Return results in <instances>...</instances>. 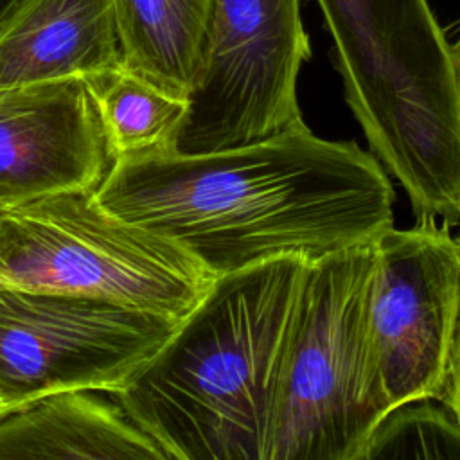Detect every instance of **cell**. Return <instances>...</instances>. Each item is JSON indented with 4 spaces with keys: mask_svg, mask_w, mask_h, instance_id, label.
I'll return each mask as SVG.
<instances>
[{
    "mask_svg": "<svg viewBox=\"0 0 460 460\" xmlns=\"http://www.w3.org/2000/svg\"><path fill=\"white\" fill-rule=\"evenodd\" d=\"M302 0H214L205 63L174 151L248 146L302 120L296 81L311 58Z\"/></svg>",
    "mask_w": 460,
    "mask_h": 460,
    "instance_id": "cell-6",
    "label": "cell"
},
{
    "mask_svg": "<svg viewBox=\"0 0 460 460\" xmlns=\"http://www.w3.org/2000/svg\"><path fill=\"white\" fill-rule=\"evenodd\" d=\"M167 460L117 394L59 390L0 415V460Z\"/></svg>",
    "mask_w": 460,
    "mask_h": 460,
    "instance_id": "cell-11",
    "label": "cell"
},
{
    "mask_svg": "<svg viewBox=\"0 0 460 460\" xmlns=\"http://www.w3.org/2000/svg\"><path fill=\"white\" fill-rule=\"evenodd\" d=\"M22 0H0V25L7 20V16L20 5Z\"/></svg>",
    "mask_w": 460,
    "mask_h": 460,
    "instance_id": "cell-16",
    "label": "cell"
},
{
    "mask_svg": "<svg viewBox=\"0 0 460 460\" xmlns=\"http://www.w3.org/2000/svg\"><path fill=\"white\" fill-rule=\"evenodd\" d=\"M345 99L415 217L460 223V83L428 0H316Z\"/></svg>",
    "mask_w": 460,
    "mask_h": 460,
    "instance_id": "cell-3",
    "label": "cell"
},
{
    "mask_svg": "<svg viewBox=\"0 0 460 460\" xmlns=\"http://www.w3.org/2000/svg\"><path fill=\"white\" fill-rule=\"evenodd\" d=\"M370 323L392 410L438 401L460 305V252L449 226L419 216L376 241Z\"/></svg>",
    "mask_w": 460,
    "mask_h": 460,
    "instance_id": "cell-8",
    "label": "cell"
},
{
    "mask_svg": "<svg viewBox=\"0 0 460 460\" xmlns=\"http://www.w3.org/2000/svg\"><path fill=\"white\" fill-rule=\"evenodd\" d=\"M395 458H460L458 419L429 399L395 406L376 426L359 460Z\"/></svg>",
    "mask_w": 460,
    "mask_h": 460,
    "instance_id": "cell-14",
    "label": "cell"
},
{
    "mask_svg": "<svg viewBox=\"0 0 460 460\" xmlns=\"http://www.w3.org/2000/svg\"><path fill=\"white\" fill-rule=\"evenodd\" d=\"M0 208H2V207H0Z\"/></svg>",
    "mask_w": 460,
    "mask_h": 460,
    "instance_id": "cell-19",
    "label": "cell"
},
{
    "mask_svg": "<svg viewBox=\"0 0 460 460\" xmlns=\"http://www.w3.org/2000/svg\"><path fill=\"white\" fill-rule=\"evenodd\" d=\"M110 164L83 77L0 90V207L93 190Z\"/></svg>",
    "mask_w": 460,
    "mask_h": 460,
    "instance_id": "cell-9",
    "label": "cell"
},
{
    "mask_svg": "<svg viewBox=\"0 0 460 460\" xmlns=\"http://www.w3.org/2000/svg\"><path fill=\"white\" fill-rule=\"evenodd\" d=\"M376 246L309 261L279 385L270 460H359L392 410L370 323Z\"/></svg>",
    "mask_w": 460,
    "mask_h": 460,
    "instance_id": "cell-4",
    "label": "cell"
},
{
    "mask_svg": "<svg viewBox=\"0 0 460 460\" xmlns=\"http://www.w3.org/2000/svg\"><path fill=\"white\" fill-rule=\"evenodd\" d=\"M217 277L176 241L61 192L0 208V288L81 295L183 322Z\"/></svg>",
    "mask_w": 460,
    "mask_h": 460,
    "instance_id": "cell-5",
    "label": "cell"
},
{
    "mask_svg": "<svg viewBox=\"0 0 460 460\" xmlns=\"http://www.w3.org/2000/svg\"><path fill=\"white\" fill-rule=\"evenodd\" d=\"M309 259L219 275L117 394L167 460H270L284 354Z\"/></svg>",
    "mask_w": 460,
    "mask_h": 460,
    "instance_id": "cell-2",
    "label": "cell"
},
{
    "mask_svg": "<svg viewBox=\"0 0 460 460\" xmlns=\"http://www.w3.org/2000/svg\"><path fill=\"white\" fill-rule=\"evenodd\" d=\"M453 58H455V66H456V75H458V83H460V38L456 41V45L453 47Z\"/></svg>",
    "mask_w": 460,
    "mask_h": 460,
    "instance_id": "cell-18",
    "label": "cell"
},
{
    "mask_svg": "<svg viewBox=\"0 0 460 460\" xmlns=\"http://www.w3.org/2000/svg\"><path fill=\"white\" fill-rule=\"evenodd\" d=\"M460 252V235L455 237ZM460 422V305L451 341V352H449V363H447V374L446 383L442 388V395L438 399Z\"/></svg>",
    "mask_w": 460,
    "mask_h": 460,
    "instance_id": "cell-15",
    "label": "cell"
},
{
    "mask_svg": "<svg viewBox=\"0 0 460 460\" xmlns=\"http://www.w3.org/2000/svg\"><path fill=\"white\" fill-rule=\"evenodd\" d=\"M180 323L110 300L0 288V385L13 406L59 390L119 394Z\"/></svg>",
    "mask_w": 460,
    "mask_h": 460,
    "instance_id": "cell-7",
    "label": "cell"
},
{
    "mask_svg": "<svg viewBox=\"0 0 460 460\" xmlns=\"http://www.w3.org/2000/svg\"><path fill=\"white\" fill-rule=\"evenodd\" d=\"M101 119L111 160L120 155L174 149L189 101L176 97L124 65L84 77Z\"/></svg>",
    "mask_w": 460,
    "mask_h": 460,
    "instance_id": "cell-13",
    "label": "cell"
},
{
    "mask_svg": "<svg viewBox=\"0 0 460 460\" xmlns=\"http://www.w3.org/2000/svg\"><path fill=\"white\" fill-rule=\"evenodd\" d=\"M120 65L113 0H22L0 25V90Z\"/></svg>",
    "mask_w": 460,
    "mask_h": 460,
    "instance_id": "cell-10",
    "label": "cell"
},
{
    "mask_svg": "<svg viewBox=\"0 0 460 460\" xmlns=\"http://www.w3.org/2000/svg\"><path fill=\"white\" fill-rule=\"evenodd\" d=\"M108 212L165 235L216 277L262 261H309L376 241L394 226L395 192L356 142L304 120L264 140L203 155L115 156L93 189Z\"/></svg>",
    "mask_w": 460,
    "mask_h": 460,
    "instance_id": "cell-1",
    "label": "cell"
},
{
    "mask_svg": "<svg viewBox=\"0 0 460 460\" xmlns=\"http://www.w3.org/2000/svg\"><path fill=\"white\" fill-rule=\"evenodd\" d=\"M11 408H13V402H11L9 395L5 394L4 386L0 385V415H2V413H5V411H7V410H11Z\"/></svg>",
    "mask_w": 460,
    "mask_h": 460,
    "instance_id": "cell-17",
    "label": "cell"
},
{
    "mask_svg": "<svg viewBox=\"0 0 460 460\" xmlns=\"http://www.w3.org/2000/svg\"><path fill=\"white\" fill-rule=\"evenodd\" d=\"M122 65L189 99L205 63L214 0H113Z\"/></svg>",
    "mask_w": 460,
    "mask_h": 460,
    "instance_id": "cell-12",
    "label": "cell"
}]
</instances>
